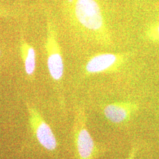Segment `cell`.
Instances as JSON below:
<instances>
[{
  "label": "cell",
  "mask_w": 159,
  "mask_h": 159,
  "mask_svg": "<svg viewBox=\"0 0 159 159\" xmlns=\"http://www.w3.org/2000/svg\"><path fill=\"white\" fill-rule=\"evenodd\" d=\"M21 53L27 75L32 77L36 68V55L33 46L24 39L21 41Z\"/></svg>",
  "instance_id": "cell-7"
},
{
  "label": "cell",
  "mask_w": 159,
  "mask_h": 159,
  "mask_svg": "<svg viewBox=\"0 0 159 159\" xmlns=\"http://www.w3.org/2000/svg\"><path fill=\"white\" fill-rule=\"evenodd\" d=\"M137 110V106L130 102L108 104L103 108L106 118L114 124H121L130 119Z\"/></svg>",
  "instance_id": "cell-6"
},
{
  "label": "cell",
  "mask_w": 159,
  "mask_h": 159,
  "mask_svg": "<svg viewBox=\"0 0 159 159\" xmlns=\"http://www.w3.org/2000/svg\"><path fill=\"white\" fill-rule=\"evenodd\" d=\"M29 113L38 142L47 150L54 151L57 148V140L50 127L35 109L29 108Z\"/></svg>",
  "instance_id": "cell-5"
},
{
  "label": "cell",
  "mask_w": 159,
  "mask_h": 159,
  "mask_svg": "<svg viewBox=\"0 0 159 159\" xmlns=\"http://www.w3.org/2000/svg\"><path fill=\"white\" fill-rule=\"evenodd\" d=\"M124 61V57L111 52L99 53L91 57L85 64L84 70L89 74H100L114 71Z\"/></svg>",
  "instance_id": "cell-4"
},
{
  "label": "cell",
  "mask_w": 159,
  "mask_h": 159,
  "mask_svg": "<svg viewBox=\"0 0 159 159\" xmlns=\"http://www.w3.org/2000/svg\"><path fill=\"white\" fill-rule=\"evenodd\" d=\"M0 55H1V51H0Z\"/></svg>",
  "instance_id": "cell-10"
},
{
  "label": "cell",
  "mask_w": 159,
  "mask_h": 159,
  "mask_svg": "<svg viewBox=\"0 0 159 159\" xmlns=\"http://www.w3.org/2000/svg\"><path fill=\"white\" fill-rule=\"evenodd\" d=\"M46 48L49 74L54 80L60 81L63 78L64 70L63 55L56 30L54 25L50 24L47 25Z\"/></svg>",
  "instance_id": "cell-3"
},
{
  "label": "cell",
  "mask_w": 159,
  "mask_h": 159,
  "mask_svg": "<svg viewBox=\"0 0 159 159\" xmlns=\"http://www.w3.org/2000/svg\"><path fill=\"white\" fill-rule=\"evenodd\" d=\"M74 15L79 26L87 33L98 39L106 37V25L96 0H76Z\"/></svg>",
  "instance_id": "cell-1"
},
{
  "label": "cell",
  "mask_w": 159,
  "mask_h": 159,
  "mask_svg": "<svg viewBox=\"0 0 159 159\" xmlns=\"http://www.w3.org/2000/svg\"><path fill=\"white\" fill-rule=\"evenodd\" d=\"M74 143L78 159H96L106 148L92 138L87 127L85 114L80 110L74 125Z\"/></svg>",
  "instance_id": "cell-2"
},
{
  "label": "cell",
  "mask_w": 159,
  "mask_h": 159,
  "mask_svg": "<svg viewBox=\"0 0 159 159\" xmlns=\"http://www.w3.org/2000/svg\"><path fill=\"white\" fill-rule=\"evenodd\" d=\"M137 150H138V148L136 145H134L133 146H132L127 159H135Z\"/></svg>",
  "instance_id": "cell-8"
},
{
  "label": "cell",
  "mask_w": 159,
  "mask_h": 159,
  "mask_svg": "<svg viewBox=\"0 0 159 159\" xmlns=\"http://www.w3.org/2000/svg\"><path fill=\"white\" fill-rule=\"evenodd\" d=\"M157 30H158V33H159V27H158V29H157Z\"/></svg>",
  "instance_id": "cell-9"
}]
</instances>
